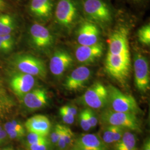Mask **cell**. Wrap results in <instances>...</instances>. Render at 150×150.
Segmentation results:
<instances>
[{
  "label": "cell",
  "instance_id": "6da1fadb",
  "mask_svg": "<svg viewBox=\"0 0 150 150\" xmlns=\"http://www.w3.org/2000/svg\"><path fill=\"white\" fill-rule=\"evenodd\" d=\"M75 0H58L54 11L56 25L61 30L69 32L81 18L80 11Z\"/></svg>",
  "mask_w": 150,
  "mask_h": 150
},
{
  "label": "cell",
  "instance_id": "7a4b0ae2",
  "mask_svg": "<svg viewBox=\"0 0 150 150\" xmlns=\"http://www.w3.org/2000/svg\"><path fill=\"white\" fill-rule=\"evenodd\" d=\"M83 10L89 21L106 27L112 21V12L103 0H84Z\"/></svg>",
  "mask_w": 150,
  "mask_h": 150
},
{
  "label": "cell",
  "instance_id": "3957f363",
  "mask_svg": "<svg viewBox=\"0 0 150 150\" xmlns=\"http://www.w3.org/2000/svg\"><path fill=\"white\" fill-rule=\"evenodd\" d=\"M11 63L20 72L42 79L46 77L47 70L44 62L31 54H17L12 58Z\"/></svg>",
  "mask_w": 150,
  "mask_h": 150
},
{
  "label": "cell",
  "instance_id": "277c9868",
  "mask_svg": "<svg viewBox=\"0 0 150 150\" xmlns=\"http://www.w3.org/2000/svg\"><path fill=\"white\" fill-rule=\"evenodd\" d=\"M108 104L111 110L116 112L137 114L140 111L135 98L131 95L123 93L113 86H108Z\"/></svg>",
  "mask_w": 150,
  "mask_h": 150
},
{
  "label": "cell",
  "instance_id": "5b68a950",
  "mask_svg": "<svg viewBox=\"0 0 150 150\" xmlns=\"http://www.w3.org/2000/svg\"><path fill=\"white\" fill-rule=\"evenodd\" d=\"M131 57L115 56L107 52L105 59V69L113 79L122 84L128 80L131 72Z\"/></svg>",
  "mask_w": 150,
  "mask_h": 150
},
{
  "label": "cell",
  "instance_id": "8992f818",
  "mask_svg": "<svg viewBox=\"0 0 150 150\" xmlns=\"http://www.w3.org/2000/svg\"><path fill=\"white\" fill-rule=\"evenodd\" d=\"M101 118L103 123L110 126L141 131L139 120L133 113L116 112L111 109H107L101 113Z\"/></svg>",
  "mask_w": 150,
  "mask_h": 150
},
{
  "label": "cell",
  "instance_id": "52a82bcc",
  "mask_svg": "<svg viewBox=\"0 0 150 150\" xmlns=\"http://www.w3.org/2000/svg\"><path fill=\"white\" fill-rule=\"evenodd\" d=\"M82 103L93 109H101L108 105L107 87L96 82L90 86L81 97Z\"/></svg>",
  "mask_w": 150,
  "mask_h": 150
},
{
  "label": "cell",
  "instance_id": "ba28073f",
  "mask_svg": "<svg viewBox=\"0 0 150 150\" xmlns=\"http://www.w3.org/2000/svg\"><path fill=\"white\" fill-rule=\"evenodd\" d=\"M134 71L135 86L140 92H146L150 90L149 64L147 58L139 53L134 55Z\"/></svg>",
  "mask_w": 150,
  "mask_h": 150
},
{
  "label": "cell",
  "instance_id": "9c48e42d",
  "mask_svg": "<svg viewBox=\"0 0 150 150\" xmlns=\"http://www.w3.org/2000/svg\"><path fill=\"white\" fill-rule=\"evenodd\" d=\"M29 38L32 46L39 50L51 47L54 43L52 33L46 27L39 23H35L30 27Z\"/></svg>",
  "mask_w": 150,
  "mask_h": 150
},
{
  "label": "cell",
  "instance_id": "30bf717a",
  "mask_svg": "<svg viewBox=\"0 0 150 150\" xmlns=\"http://www.w3.org/2000/svg\"><path fill=\"white\" fill-rule=\"evenodd\" d=\"M101 31L98 26L90 21L80 24L76 32L78 43L81 46H90L99 42Z\"/></svg>",
  "mask_w": 150,
  "mask_h": 150
},
{
  "label": "cell",
  "instance_id": "8fae6325",
  "mask_svg": "<svg viewBox=\"0 0 150 150\" xmlns=\"http://www.w3.org/2000/svg\"><path fill=\"white\" fill-rule=\"evenodd\" d=\"M92 72L88 67L80 66L74 70L64 81V88L70 91H77L83 88L91 77Z\"/></svg>",
  "mask_w": 150,
  "mask_h": 150
},
{
  "label": "cell",
  "instance_id": "7c38bea8",
  "mask_svg": "<svg viewBox=\"0 0 150 150\" xmlns=\"http://www.w3.org/2000/svg\"><path fill=\"white\" fill-rule=\"evenodd\" d=\"M103 51L104 46L101 42L90 46L80 45L75 50V57L80 63L91 64L102 57Z\"/></svg>",
  "mask_w": 150,
  "mask_h": 150
},
{
  "label": "cell",
  "instance_id": "4fadbf2b",
  "mask_svg": "<svg viewBox=\"0 0 150 150\" xmlns=\"http://www.w3.org/2000/svg\"><path fill=\"white\" fill-rule=\"evenodd\" d=\"M54 0H31L28 6L30 14L41 22L49 21L53 15Z\"/></svg>",
  "mask_w": 150,
  "mask_h": 150
},
{
  "label": "cell",
  "instance_id": "5bb4252c",
  "mask_svg": "<svg viewBox=\"0 0 150 150\" xmlns=\"http://www.w3.org/2000/svg\"><path fill=\"white\" fill-rule=\"evenodd\" d=\"M74 59L67 51L64 50L56 51L51 57L50 69L56 77H60L72 65Z\"/></svg>",
  "mask_w": 150,
  "mask_h": 150
},
{
  "label": "cell",
  "instance_id": "9a60e30c",
  "mask_svg": "<svg viewBox=\"0 0 150 150\" xmlns=\"http://www.w3.org/2000/svg\"><path fill=\"white\" fill-rule=\"evenodd\" d=\"M35 84L33 76L21 72H17L12 75L10 80L11 88L20 97H23L32 90Z\"/></svg>",
  "mask_w": 150,
  "mask_h": 150
},
{
  "label": "cell",
  "instance_id": "2e32d148",
  "mask_svg": "<svg viewBox=\"0 0 150 150\" xmlns=\"http://www.w3.org/2000/svg\"><path fill=\"white\" fill-rule=\"evenodd\" d=\"M22 99L25 106L31 110L41 108L48 102L46 91L40 88L30 91L22 97Z\"/></svg>",
  "mask_w": 150,
  "mask_h": 150
},
{
  "label": "cell",
  "instance_id": "e0dca14e",
  "mask_svg": "<svg viewBox=\"0 0 150 150\" xmlns=\"http://www.w3.org/2000/svg\"><path fill=\"white\" fill-rule=\"evenodd\" d=\"M25 127L29 132L46 137L50 131L51 123L46 116L37 115L27 120Z\"/></svg>",
  "mask_w": 150,
  "mask_h": 150
},
{
  "label": "cell",
  "instance_id": "ac0fdd59",
  "mask_svg": "<svg viewBox=\"0 0 150 150\" xmlns=\"http://www.w3.org/2000/svg\"><path fill=\"white\" fill-rule=\"evenodd\" d=\"M74 146L87 150H108L101 138L95 134L80 135L75 140Z\"/></svg>",
  "mask_w": 150,
  "mask_h": 150
},
{
  "label": "cell",
  "instance_id": "d6986e66",
  "mask_svg": "<svg viewBox=\"0 0 150 150\" xmlns=\"http://www.w3.org/2000/svg\"><path fill=\"white\" fill-rule=\"evenodd\" d=\"M15 106V101L6 90L5 85L0 78V117L8 114Z\"/></svg>",
  "mask_w": 150,
  "mask_h": 150
},
{
  "label": "cell",
  "instance_id": "ffe728a7",
  "mask_svg": "<svg viewBox=\"0 0 150 150\" xmlns=\"http://www.w3.org/2000/svg\"><path fill=\"white\" fill-rule=\"evenodd\" d=\"M114 144V150H136L137 139L134 134L125 131L121 139Z\"/></svg>",
  "mask_w": 150,
  "mask_h": 150
},
{
  "label": "cell",
  "instance_id": "44dd1931",
  "mask_svg": "<svg viewBox=\"0 0 150 150\" xmlns=\"http://www.w3.org/2000/svg\"><path fill=\"white\" fill-rule=\"evenodd\" d=\"M16 27L17 21L13 16L8 14L0 15V35L12 34Z\"/></svg>",
  "mask_w": 150,
  "mask_h": 150
},
{
  "label": "cell",
  "instance_id": "7402d4cb",
  "mask_svg": "<svg viewBox=\"0 0 150 150\" xmlns=\"http://www.w3.org/2000/svg\"><path fill=\"white\" fill-rule=\"evenodd\" d=\"M15 43V39L12 34L0 35V52L8 53L12 51Z\"/></svg>",
  "mask_w": 150,
  "mask_h": 150
},
{
  "label": "cell",
  "instance_id": "603a6c76",
  "mask_svg": "<svg viewBox=\"0 0 150 150\" xmlns=\"http://www.w3.org/2000/svg\"><path fill=\"white\" fill-rule=\"evenodd\" d=\"M137 38L139 42L146 46L150 45V25L146 24L138 30Z\"/></svg>",
  "mask_w": 150,
  "mask_h": 150
},
{
  "label": "cell",
  "instance_id": "cb8c5ba5",
  "mask_svg": "<svg viewBox=\"0 0 150 150\" xmlns=\"http://www.w3.org/2000/svg\"><path fill=\"white\" fill-rule=\"evenodd\" d=\"M116 126L108 125L106 129H104L101 139L106 144L110 145L113 144V137Z\"/></svg>",
  "mask_w": 150,
  "mask_h": 150
},
{
  "label": "cell",
  "instance_id": "d4e9b609",
  "mask_svg": "<svg viewBox=\"0 0 150 150\" xmlns=\"http://www.w3.org/2000/svg\"><path fill=\"white\" fill-rule=\"evenodd\" d=\"M62 134L64 138L65 142L68 147L71 146L75 142L74 134L71 129L65 126H62Z\"/></svg>",
  "mask_w": 150,
  "mask_h": 150
},
{
  "label": "cell",
  "instance_id": "484cf974",
  "mask_svg": "<svg viewBox=\"0 0 150 150\" xmlns=\"http://www.w3.org/2000/svg\"><path fill=\"white\" fill-rule=\"evenodd\" d=\"M46 141H48L46 137L40 135V134L30 132V134L27 135V145L35 144H38L39 142H42Z\"/></svg>",
  "mask_w": 150,
  "mask_h": 150
},
{
  "label": "cell",
  "instance_id": "4316f807",
  "mask_svg": "<svg viewBox=\"0 0 150 150\" xmlns=\"http://www.w3.org/2000/svg\"><path fill=\"white\" fill-rule=\"evenodd\" d=\"M79 122L81 128L85 131H88L91 129L90 123L89 122L87 116L86 109L81 111L79 115Z\"/></svg>",
  "mask_w": 150,
  "mask_h": 150
},
{
  "label": "cell",
  "instance_id": "83f0119b",
  "mask_svg": "<svg viewBox=\"0 0 150 150\" xmlns=\"http://www.w3.org/2000/svg\"><path fill=\"white\" fill-rule=\"evenodd\" d=\"M6 132L10 131H17L25 132V129L21 124H20L16 121H12L6 123L5 129Z\"/></svg>",
  "mask_w": 150,
  "mask_h": 150
},
{
  "label": "cell",
  "instance_id": "f1b7e54d",
  "mask_svg": "<svg viewBox=\"0 0 150 150\" xmlns=\"http://www.w3.org/2000/svg\"><path fill=\"white\" fill-rule=\"evenodd\" d=\"M62 129V125L57 124L54 127L53 131L51 134L50 139L51 142L52 144L54 145H57V143L59 139L60 136L61 134Z\"/></svg>",
  "mask_w": 150,
  "mask_h": 150
},
{
  "label": "cell",
  "instance_id": "f546056e",
  "mask_svg": "<svg viewBox=\"0 0 150 150\" xmlns=\"http://www.w3.org/2000/svg\"><path fill=\"white\" fill-rule=\"evenodd\" d=\"M59 115L62 119V121L66 124H72L75 121V117L66 112L61 107L59 109Z\"/></svg>",
  "mask_w": 150,
  "mask_h": 150
},
{
  "label": "cell",
  "instance_id": "4dcf8cb0",
  "mask_svg": "<svg viewBox=\"0 0 150 150\" xmlns=\"http://www.w3.org/2000/svg\"><path fill=\"white\" fill-rule=\"evenodd\" d=\"M86 111L89 122L91 125V129L95 127L98 122V120L95 113L91 108H86Z\"/></svg>",
  "mask_w": 150,
  "mask_h": 150
},
{
  "label": "cell",
  "instance_id": "1f68e13d",
  "mask_svg": "<svg viewBox=\"0 0 150 150\" xmlns=\"http://www.w3.org/2000/svg\"><path fill=\"white\" fill-rule=\"evenodd\" d=\"M48 145V141H46L35 144L27 145V148L28 150H47Z\"/></svg>",
  "mask_w": 150,
  "mask_h": 150
},
{
  "label": "cell",
  "instance_id": "d6a6232c",
  "mask_svg": "<svg viewBox=\"0 0 150 150\" xmlns=\"http://www.w3.org/2000/svg\"><path fill=\"white\" fill-rule=\"evenodd\" d=\"M124 132H125V129H123L122 127H121L116 126L114 137H113V142H114L113 144L117 142L121 139V137L123 136Z\"/></svg>",
  "mask_w": 150,
  "mask_h": 150
},
{
  "label": "cell",
  "instance_id": "836d02e7",
  "mask_svg": "<svg viewBox=\"0 0 150 150\" xmlns=\"http://www.w3.org/2000/svg\"><path fill=\"white\" fill-rule=\"evenodd\" d=\"M62 109H64V111L69 114L75 117L77 115V108L72 105H65L62 107H61Z\"/></svg>",
  "mask_w": 150,
  "mask_h": 150
},
{
  "label": "cell",
  "instance_id": "e575fe53",
  "mask_svg": "<svg viewBox=\"0 0 150 150\" xmlns=\"http://www.w3.org/2000/svg\"><path fill=\"white\" fill-rule=\"evenodd\" d=\"M7 135L10 137L12 139H18L22 137V136H24L25 133L23 132H20V131H10L6 132Z\"/></svg>",
  "mask_w": 150,
  "mask_h": 150
},
{
  "label": "cell",
  "instance_id": "d590c367",
  "mask_svg": "<svg viewBox=\"0 0 150 150\" xmlns=\"http://www.w3.org/2000/svg\"><path fill=\"white\" fill-rule=\"evenodd\" d=\"M56 145L57 146L59 150H65L68 148L65 142V141H64V136L62 134V132H61V134L60 136V137H59V139Z\"/></svg>",
  "mask_w": 150,
  "mask_h": 150
},
{
  "label": "cell",
  "instance_id": "8d00e7d4",
  "mask_svg": "<svg viewBox=\"0 0 150 150\" xmlns=\"http://www.w3.org/2000/svg\"><path fill=\"white\" fill-rule=\"evenodd\" d=\"M7 134L4 129H2V127L0 126V144H1L3 142L5 141Z\"/></svg>",
  "mask_w": 150,
  "mask_h": 150
},
{
  "label": "cell",
  "instance_id": "74e56055",
  "mask_svg": "<svg viewBox=\"0 0 150 150\" xmlns=\"http://www.w3.org/2000/svg\"><path fill=\"white\" fill-rule=\"evenodd\" d=\"M7 3L5 0H0V12L5 11L7 8Z\"/></svg>",
  "mask_w": 150,
  "mask_h": 150
},
{
  "label": "cell",
  "instance_id": "f35d334b",
  "mask_svg": "<svg viewBox=\"0 0 150 150\" xmlns=\"http://www.w3.org/2000/svg\"><path fill=\"white\" fill-rule=\"evenodd\" d=\"M144 150H150V140L149 139H147L145 141Z\"/></svg>",
  "mask_w": 150,
  "mask_h": 150
},
{
  "label": "cell",
  "instance_id": "ab89813d",
  "mask_svg": "<svg viewBox=\"0 0 150 150\" xmlns=\"http://www.w3.org/2000/svg\"><path fill=\"white\" fill-rule=\"evenodd\" d=\"M71 150H85V149H81V148H80V147H76V146H74L72 147V149H71Z\"/></svg>",
  "mask_w": 150,
  "mask_h": 150
},
{
  "label": "cell",
  "instance_id": "60d3db41",
  "mask_svg": "<svg viewBox=\"0 0 150 150\" xmlns=\"http://www.w3.org/2000/svg\"><path fill=\"white\" fill-rule=\"evenodd\" d=\"M12 150L11 149H4V150Z\"/></svg>",
  "mask_w": 150,
  "mask_h": 150
},
{
  "label": "cell",
  "instance_id": "b9f144b4",
  "mask_svg": "<svg viewBox=\"0 0 150 150\" xmlns=\"http://www.w3.org/2000/svg\"><path fill=\"white\" fill-rule=\"evenodd\" d=\"M134 1H139V0H134Z\"/></svg>",
  "mask_w": 150,
  "mask_h": 150
}]
</instances>
